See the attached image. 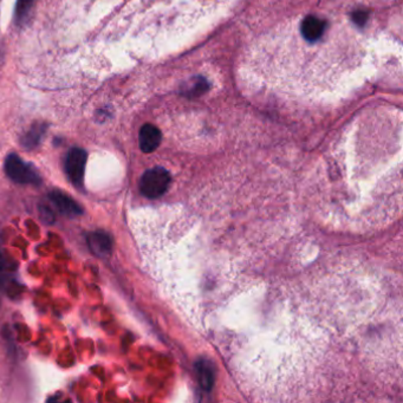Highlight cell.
<instances>
[{
  "label": "cell",
  "instance_id": "obj_7",
  "mask_svg": "<svg viewBox=\"0 0 403 403\" xmlns=\"http://www.w3.org/2000/svg\"><path fill=\"white\" fill-rule=\"evenodd\" d=\"M90 250L98 257H107L111 252V239L107 233L93 232L88 237Z\"/></svg>",
  "mask_w": 403,
  "mask_h": 403
},
{
  "label": "cell",
  "instance_id": "obj_10",
  "mask_svg": "<svg viewBox=\"0 0 403 403\" xmlns=\"http://www.w3.org/2000/svg\"><path fill=\"white\" fill-rule=\"evenodd\" d=\"M353 18H355V23L357 25L363 26L367 22L368 15L365 12L358 11L355 13Z\"/></svg>",
  "mask_w": 403,
  "mask_h": 403
},
{
  "label": "cell",
  "instance_id": "obj_1",
  "mask_svg": "<svg viewBox=\"0 0 403 403\" xmlns=\"http://www.w3.org/2000/svg\"><path fill=\"white\" fill-rule=\"evenodd\" d=\"M171 181V176L167 169L154 167L144 171L140 180V191L148 199H157L167 192Z\"/></svg>",
  "mask_w": 403,
  "mask_h": 403
},
{
  "label": "cell",
  "instance_id": "obj_8",
  "mask_svg": "<svg viewBox=\"0 0 403 403\" xmlns=\"http://www.w3.org/2000/svg\"><path fill=\"white\" fill-rule=\"evenodd\" d=\"M196 370L199 375L200 385L206 390H211L215 383V370L212 364L206 360H201L196 363Z\"/></svg>",
  "mask_w": 403,
  "mask_h": 403
},
{
  "label": "cell",
  "instance_id": "obj_6",
  "mask_svg": "<svg viewBox=\"0 0 403 403\" xmlns=\"http://www.w3.org/2000/svg\"><path fill=\"white\" fill-rule=\"evenodd\" d=\"M161 139H162V135H161L160 129L157 128L155 125L147 123L140 130V148L143 153H153L154 150L160 146Z\"/></svg>",
  "mask_w": 403,
  "mask_h": 403
},
{
  "label": "cell",
  "instance_id": "obj_9",
  "mask_svg": "<svg viewBox=\"0 0 403 403\" xmlns=\"http://www.w3.org/2000/svg\"><path fill=\"white\" fill-rule=\"evenodd\" d=\"M33 0H18L16 6V15L18 21H23L26 16L29 15L30 10L33 8Z\"/></svg>",
  "mask_w": 403,
  "mask_h": 403
},
{
  "label": "cell",
  "instance_id": "obj_2",
  "mask_svg": "<svg viewBox=\"0 0 403 403\" xmlns=\"http://www.w3.org/2000/svg\"><path fill=\"white\" fill-rule=\"evenodd\" d=\"M5 171L10 178L17 183H22V185H40V176L36 168L24 162L16 154L8 155L5 161Z\"/></svg>",
  "mask_w": 403,
  "mask_h": 403
},
{
  "label": "cell",
  "instance_id": "obj_5",
  "mask_svg": "<svg viewBox=\"0 0 403 403\" xmlns=\"http://www.w3.org/2000/svg\"><path fill=\"white\" fill-rule=\"evenodd\" d=\"M325 29H327V22L314 16H309L300 24L302 37L310 43L317 42L323 36Z\"/></svg>",
  "mask_w": 403,
  "mask_h": 403
},
{
  "label": "cell",
  "instance_id": "obj_4",
  "mask_svg": "<svg viewBox=\"0 0 403 403\" xmlns=\"http://www.w3.org/2000/svg\"><path fill=\"white\" fill-rule=\"evenodd\" d=\"M49 198L62 215H68L72 218L82 215L83 210L81 206L72 199V196L67 195L65 193L54 191L50 193Z\"/></svg>",
  "mask_w": 403,
  "mask_h": 403
},
{
  "label": "cell",
  "instance_id": "obj_3",
  "mask_svg": "<svg viewBox=\"0 0 403 403\" xmlns=\"http://www.w3.org/2000/svg\"><path fill=\"white\" fill-rule=\"evenodd\" d=\"M86 153L81 148H72L65 159V171L70 181L76 186L81 187L83 185V178L86 173Z\"/></svg>",
  "mask_w": 403,
  "mask_h": 403
}]
</instances>
